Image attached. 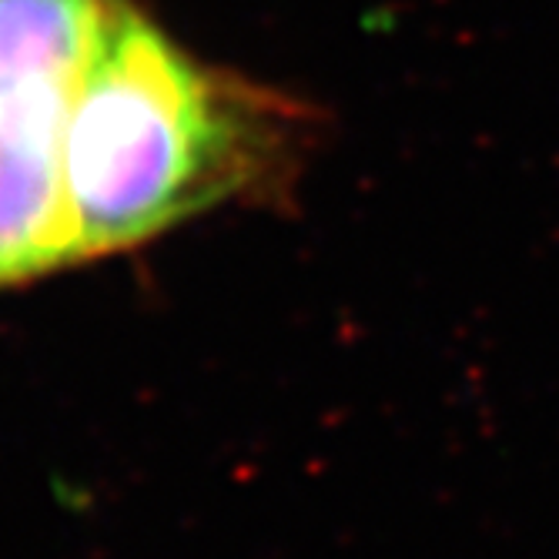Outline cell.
I'll return each mask as SVG.
<instances>
[{
    "instance_id": "obj_1",
    "label": "cell",
    "mask_w": 559,
    "mask_h": 559,
    "mask_svg": "<svg viewBox=\"0 0 559 559\" xmlns=\"http://www.w3.org/2000/svg\"><path fill=\"white\" fill-rule=\"evenodd\" d=\"M316 121L292 94L198 61L134 4L108 0L68 115L81 259L288 188Z\"/></svg>"
},
{
    "instance_id": "obj_2",
    "label": "cell",
    "mask_w": 559,
    "mask_h": 559,
    "mask_svg": "<svg viewBox=\"0 0 559 559\" xmlns=\"http://www.w3.org/2000/svg\"><path fill=\"white\" fill-rule=\"evenodd\" d=\"M74 91L0 97V288L84 262L68 185Z\"/></svg>"
},
{
    "instance_id": "obj_3",
    "label": "cell",
    "mask_w": 559,
    "mask_h": 559,
    "mask_svg": "<svg viewBox=\"0 0 559 559\" xmlns=\"http://www.w3.org/2000/svg\"><path fill=\"white\" fill-rule=\"evenodd\" d=\"M108 0H0V97L74 91Z\"/></svg>"
}]
</instances>
